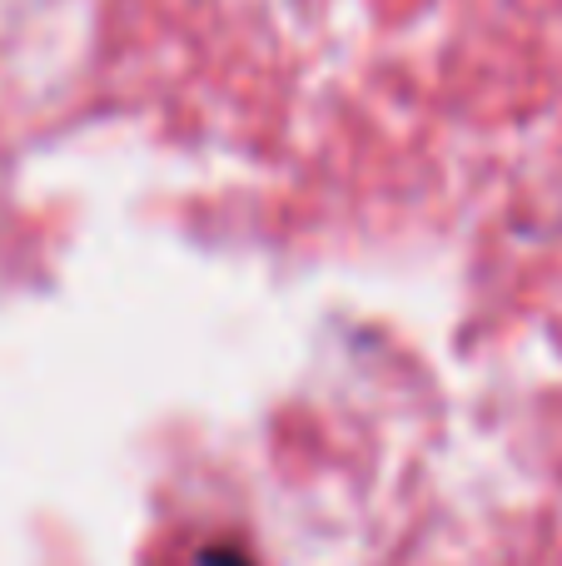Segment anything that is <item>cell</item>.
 Listing matches in <instances>:
<instances>
[{
  "mask_svg": "<svg viewBox=\"0 0 562 566\" xmlns=\"http://www.w3.org/2000/svg\"><path fill=\"white\" fill-rule=\"evenodd\" d=\"M205 566H249V557H239V552H209Z\"/></svg>",
  "mask_w": 562,
  "mask_h": 566,
  "instance_id": "1",
  "label": "cell"
}]
</instances>
